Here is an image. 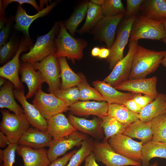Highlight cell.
Masks as SVG:
<instances>
[{"instance_id": "obj_6", "label": "cell", "mask_w": 166, "mask_h": 166, "mask_svg": "<svg viewBox=\"0 0 166 166\" xmlns=\"http://www.w3.org/2000/svg\"><path fill=\"white\" fill-rule=\"evenodd\" d=\"M136 17V16L134 15L124 19L118 26L114 42L109 49L110 55L106 59L111 70L124 57V50L130 38L132 25Z\"/></svg>"}, {"instance_id": "obj_12", "label": "cell", "mask_w": 166, "mask_h": 166, "mask_svg": "<svg viewBox=\"0 0 166 166\" xmlns=\"http://www.w3.org/2000/svg\"><path fill=\"white\" fill-rule=\"evenodd\" d=\"M124 16L125 13H120L103 17L92 30L91 34L95 40L104 42L106 47L110 49L114 42L117 27Z\"/></svg>"}, {"instance_id": "obj_17", "label": "cell", "mask_w": 166, "mask_h": 166, "mask_svg": "<svg viewBox=\"0 0 166 166\" xmlns=\"http://www.w3.org/2000/svg\"><path fill=\"white\" fill-rule=\"evenodd\" d=\"M109 104L106 101H78L69 107L71 114L93 115L101 119L108 115Z\"/></svg>"}, {"instance_id": "obj_47", "label": "cell", "mask_w": 166, "mask_h": 166, "mask_svg": "<svg viewBox=\"0 0 166 166\" xmlns=\"http://www.w3.org/2000/svg\"><path fill=\"white\" fill-rule=\"evenodd\" d=\"M123 105L132 112L136 114H139L142 109L133 99L126 101Z\"/></svg>"}, {"instance_id": "obj_30", "label": "cell", "mask_w": 166, "mask_h": 166, "mask_svg": "<svg viewBox=\"0 0 166 166\" xmlns=\"http://www.w3.org/2000/svg\"><path fill=\"white\" fill-rule=\"evenodd\" d=\"M14 85L9 81L6 82L0 90V107L7 108L16 114L24 113V111L17 103L13 93Z\"/></svg>"}, {"instance_id": "obj_41", "label": "cell", "mask_w": 166, "mask_h": 166, "mask_svg": "<svg viewBox=\"0 0 166 166\" xmlns=\"http://www.w3.org/2000/svg\"><path fill=\"white\" fill-rule=\"evenodd\" d=\"M18 145V144L10 143L3 150V166H13L15 162V153Z\"/></svg>"}, {"instance_id": "obj_27", "label": "cell", "mask_w": 166, "mask_h": 166, "mask_svg": "<svg viewBox=\"0 0 166 166\" xmlns=\"http://www.w3.org/2000/svg\"><path fill=\"white\" fill-rule=\"evenodd\" d=\"M57 59L60 67V77L61 80L60 89H65L77 86L81 81L83 74L74 72L69 67L66 57H62Z\"/></svg>"}, {"instance_id": "obj_35", "label": "cell", "mask_w": 166, "mask_h": 166, "mask_svg": "<svg viewBox=\"0 0 166 166\" xmlns=\"http://www.w3.org/2000/svg\"><path fill=\"white\" fill-rule=\"evenodd\" d=\"M94 142L88 138L81 143V147L73 155L66 166H80L92 152Z\"/></svg>"}, {"instance_id": "obj_2", "label": "cell", "mask_w": 166, "mask_h": 166, "mask_svg": "<svg viewBox=\"0 0 166 166\" xmlns=\"http://www.w3.org/2000/svg\"><path fill=\"white\" fill-rule=\"evenodd\" d=\"M60 26L59 32L55 39L57 46L55 57L57 59L67 57L73 62L81 59L83 50L87 45V42L82 39L74 38L68 32L62 22H60Z\"/></svg>"}, {"instance_id": "obj_21", "label": "cell", "mask_w": 166, "mask_h": 166, "mask_svg": "<svg viewBox=\"0 0 166 166\" xmlns=\"http://www.w3.org/2000/svg\"><path fill=\"white\" fill-rule=\"evenodd\" d=\"M57 2V1L54 2L33 15H28L21 5L19 4L17 6L15 17V29L23 32L27 38H30L29 29L31 24L38 18L48 14L56 6Z\"/></svg>"}, {"instance_id": "obj_34", "label": "cell", "mask_w": 166, "mask_h": 166, "mask_svg": "<svg viewBox=\"0 0 166 166\" xmlns=\"http://www.w3.org/2000/svg\"><path fill=\"white\" fill-rule=\"evenodd\" d=\"M101 119V126L105 136L104 141H108L110 137L115 135L123 134L127 126L108 115Z\"/></svg>"}, {"instance_id": "obj_20", "label": "cell", "mask_w": 166, "mask_h": 166, "mask_svg": "<svg viewBox=\"0 0 166 166\" xmlns=\"http://www.w3.org/2000/svg\"><path fill=\"white\" fill-rule=\"evenodd\" d=\"M70 123L78 131L97 139L103 137V130L101 126V120L95 118L86 119L69 114L67 117Z\"/></svg>"}, {"instance_id": "obj_46", "label": "cell", "mask_w": 166, "mask_h": 166, "mask_svg": "<svg viewBox=\"0 0 166 166\" xmlns=\"http://www.w3.org/2000/svg\"><path fill=\"white\" fill-rule=\"evenodd\" d=\"M10 28V24L9 21L6 23L4 27L0 32V47L1 48L6 42L9 36Z\"/></svg>"}, {"instance_id": "obj_39", "label": "cell", "mask_w": 166, "mask_h": 166, "mask_svg": "<svg viewBox=\"0 0 166 166\" xmlns=\"http://www.w3.org/2000/svg\"><path fill=\"white\" fill-rule=\"evenodd\" d=\"M54 94L69 107L80 100L79 92L77 87L63 90L59 89Z\"/></svg>"}, {"instance_id": "obj_44", "label": "cell", "mask_w": 166, "mask_h": 166, "mask_svg": "<svg viewBox=\"0 0 166 166\" xmlns=\"http://www.w3.org/2000/svg\"><path fill=\"white\" fill-rule=\"evenodd\" d=\"M156 98L146 95H142L141 93H137L133 98L134 101L142 109L154 101Z\"/></svg>"}, {"instance_id": "obj_57", "label": "cell", "mask_w": 166, "mask_h": 166, "mask_svg": "<svg viewBox=\"0 0 166 166\" xmlns=\"http://www.w3.org/2000/svg\"><path fill=\"white\" fill-rule=\"evenodd\" d=\"M158 164L157 162H156L155 163H154L153 164H152L151 165L149 166H158ZM129 166V165H127V166Z\"/></svg>"}, {"instance_id": "obj_31", "label": "cell", "mask_w": 166, "mask_h": 166, "mask_svg": "<svg viewBox=\"0 0 166 166\" xmlns=\"http://www.w3.org/2000/svg\"><path fill=\"white\" fill-rule=\"evenodd\" d=\"M107 114L126 125L139 120V114L133 113L124 105L120 104H109Z\"/></svg>"}, {"instance_id": "obj_10", "label": "cell", "mask_w": 166, "mask_h": 166, "mask_svg": "<svg viewBox=\"0 0 166 166\" xmlns=\"http://www.w3.org/2000/svg\"><path fill=\"white\" fill-rule=\"evenodd\" d=\"M30 64L35 70L41 73L45 82L48 85L50 93L54 94L60 89V67L54 53L39 62Z\"/></svg>"}, {"instance_id": "obj_45", "label": "cell", "mask_w": 166, "mask_h": 166, "mask_svg": "<svg viewBox=\"0 0 166 166\" xmlns=\"http://www.w3.org/2000/svg\"><path fill=\"white\" fill-rule=\"evenodd\" d=\"M77 150H73L61 157L52 161L49 166H66L73 155Z\"/></svg>"}, {"instance_id": "obj_58", "label": "cell", "mask_w": 166, "mask_h": 166, "mask_svg": "<svg viewBox=\"0 0 166 166\" xmlns=\"http://www.w3.org/2000/svg\"><path fill=\"white\" fill-rule=\"evenodd\" d=\"M165 115L166 116V112H165Z\"/></svg>"}, {"instance_id": "obj_32", "label": "cell", "mask_w": 166, "mask_h": 166, "mask_svg": "<svg viewBox=\"0 0 166 166\" xmlns=\"http://www.w3.org/2000/svg\"><path fill=\"white\" fill-rule=\"evenodd\" d=\"M103 17L101 6L89 2L85 21L79 33L83 34L92 30Z\"/></svg>"}, {"instance_id": "obj_7", "label": "cell", "mask_w": 166, "mask_h": 166, "mask_svg": "<svg viewBox=\"0 0 166 166\" xmlns=\"http://www.w3.org/2000/svg\"><path fill=\"white\" fill-rule=\"evenodd\" d=\"M33 104L46 120L69 110V107L54 93H47L43 91L41 86L34 95Z\"/></svg>"}, {"instance_id": "obj_18", "label": "cell", "mask_w": 166, "mask_h": 166, "mask_svg": "<svg viewBox=\"0 0 166 166\" xmlns=\"http://www.w3.org/2000/svg\"><path fill=\"white\" fill-rule=\"evenodd\" d=\"M19 72L21 82L26 85L28 92L25 96L26 99L35 95L38 88L45 82L44 78L39 71H36L30 63L23 62L20 65Z\"/></svg>"}, {"instance_id": "obj_5", "label": "cell", "mask_w": 166, "mask_h": 166, "mask_svg": "<svg viewBox=\"0 0 166 166\" xmlns=\"http://www.w3.org/2000/svg\"><path fill=\"white\" fill-rule=\"evenodd\" d=\"M0 131L7 137L10 143L18 144L21 137L30 127L24 114H16L2 110Z\"/></svg>"}, {"instance_id": "obj_8", "label": "cell", "mask_w": 166, "mask_h": 166, "mask_svg": "<svg viewBox=\"0 0 166 166\" xmlns=\"http://www.w3.org/2000/svg\"><path fill=\"white\" fill-rule=\"evenodd\" d=\"M129 41L127 54L116 64L103 80L114 88L128 80L131 71L134 56L138 45V41Z\"/></svg>"}, {"instance_id": "obj_9", "label": "cell", "mask_w": 166, "mask_h": 166, "mask_svg": "<svg viewBox=\"0 0 166 166\" xmlns=\"http://www.w3.org/2000/svg\"><path fill=\"white\" fill-rule=\"evenodd\" d=\"M108 142L117 153L132 160L141 162L143 143L136 141L123 134L110 137Z\"/></svg>"}, {"instance_id": "obj_14", "label": "cell", "mask_w": 166, "mask_h": 166, "mask_svg": "<svg viewBox=\"0 0 166 166\" xmlns=\"http://www.w3.org/2000/svg\"><path fill=\"white\" fill-rule=\"evenodd\" d=\"M30 38H22L18 49L13 58L0 68V76L11 82L16 89L24 90V87L19 77L20 64L19 57L21 53L25 51L29 45Z\"/></svg>"}, {"instance_id": "obj_16", "label": "cell", "mask_w": 166, "mask_h": 166, "mask_svg": "<svg viewBox=\"0 0 166 166\" xmlns=\"http://www.w3.org/2000/svg\"><path fill=\"white\" fill-rule=\"evenodd\" d=\"M157 81V77L155 76L149 78L128 79L114 88L117 90L142 93L156 98L159 94L156 88Z\"/></svg>"}, {"instance_id": "obj_54", "label": "cell", "mask_w": 166, "mask_h": 166, "mask_svg": "<svg viewBox=\"0 0 166 166\" xmlns=\"http://www.w3.org/2000/svg\"><path fill=\"white\" fill-rule=\"evenodd\" d=\"M6 78L2 77L0 78V86L1 87L3 86L6 82Z\"/></svg>"}, {"instance_id": "obj_1", "label": "cell", "mask_w": 166, "mask_h": 166, "mask_svg": "<svg viewBox=\"0 0 166 166\" xmlns=\"http://www.w3.org/2000/svg\"><path fill=\"white\" fill-rule=\"evenodd\" d=\"M166 52L150 50L138 45L128 79L145 78L155 72L161 64Z\"/></svg>"}, {"instance_id": "obj_19", "label": "cell", "mask_w": 166, "mask_h": 166, "mask_svg": "<svg viewBox=\"0 0 166 166\" xmlns=\"http://www.w3.org/2000/svg\"><path fill=\"white\" fill-rule=\"evenodd\" d=\"M16 152L22 158L23 166H49L51 163L45 148L34 149L18 145Z\"/></svg>"}, {"instance_id": "obj_52", "label": "cell", "mask_w": 166, "mask_h": 166, "mask_svg": "<svg viewBox=\"0 0 166 166\" xmlns=\"http://www.w3.org/2000/svg\"><path fill=\"white\" fill-rule=\"evenodd\" d=\"M104 0H92L90 2L98 6H101Z\"/></svg>"}, {"instance_id": "obj_24", "label": "cell", "mask_w": 166, "mask_h": 166, "mask_svg": "<svg viewBox=\"0 0 166 166\" xmlns=\"http://www.w3.org/2000/svg\"><path fill=\"white\" fill-rule=\"evenodd\" d=\"M46 120L47 132L53 140L67 136L77 131L63 113L56 114Z\"/></svg>"}, {"instance_id": "obj_48", "label": "cell", "mask_w": 166, "mask_h": 166, "mask_svg": "<svg viewBox=\"0 0 166 166\" xmlns=\"http://www.w3.org/2000/svg\"><path fill=\"white\" fill-rule=\"evenodd\" d=\"M92 152L86 158L84 166H99Z\"/></svg>"}, {"instance_id": "obj_50", "label": "cell", "mask_w": 166, "mask_h": 166, "mask_svg": "<svg viewBox=\"0 0 166 166\" xmlns=\"http://www.w3.org/2000/svg\"><path fill=\"white\" fill-rule=\"evenodd\" d=\"M110 53L109 49L102 47L100 49V54L98 57L101 59H107L109 56Z\"/></svg>"}, {"instance_id": "obj_3", "label": "cell", "mask_w": 166, "mask_h": 166, "mask_svg": "<svg viewBox=\"0 0 166 166\" xmlns=\"http://www.w3.org/2000/svg\"><path fill=\"white\" fill-rule=\"evenodd\" d=\"M60 29V22H57L48 33L37 38L28 52L22 54V61L30 63L38 62L55 53L57 50L55 38Z\"/></svg>"}, {"instance_id": "obj_13", "label": "cell", "mask_w": 166, "mask_h": 166, "mask_svg": "<svg viewBox=\"0 0 166 166\" xmlns=\"http://www.w3.org/2000/svg\"><path fill=\"white\" fill-rule=\"evenodd\" d=\"M86 134L76 131L69 135L56 140H53L47 150V155L51 162L75 146L81 145L88 138Z\"/></svg>"}, {"instance_id": "obj_55", "label": "cell", "mask_w": 166, "mask_h": 166, "mask_svg": "<svg viewBox=\"0 0 166 166\" xmlns=\"http://www.w3.org/2000/svg\"><path fill=\"white\" fill-rule=\"evenodd\" d=\"M161 64L166 68V52L164 57L162 60Z\"/></svg>"}, {"instance_id": "obj_49", "label": "cell", "mask_w": 166, "mask_h": 166, "mask_svg": "<svg viewBox=\"0 0 166 166\" xmlns=\"http://www.w3.org/2000/svg\"><path fill=\"white\" fill-rule=\"evenodd\" d=\"M6 136L2 131L0 132V147L4 148L10 144Z\"/></svg>"}, {"instance_id": "obj_36", "label": "cell", "mask_w": 166, "mask_h": 166, "mask_svg": "<svg viewBox=\"0 0 166 166\" xmlns=\"http://www.w3.org/2000/svg\"><path fill=\"white\" fill-rule=\"evenodd\" d=\"M80 93V100L87 101L94 100L99 101H105L101 93L96 88L91 87L83 75L81 81L77 85Z\"/></svg>"}, {"instance_id": "obj_33", "label": "cell", "mask_w": 166, "mask_h": 166, "mask_svg": "<svg viewBox=\"0 0 166 166\" xmlns=\"http://www.w3.org/2000/svg\"><path fill=\"white\" fill-rule=\"evenodd\" d=\"M88 2V1H85L80 4L70 18L64 23L66 30L73 37L78 26L86 16Z\"/></svg>"}, {"instance_id": "obj_11", "label": "cell", "mask_w": 166, "mask_h": 166, "mask_svg": "<svg viewBox=\"0 0 166 166\" xmlns=\"http://www.w3.org/2000/svg\"><path fill=\"white\" fill-rule=\"evenodd\" d=\"M92 153L96 160L106 166H141V163L127 158L116 152L108 141L94 143Z\"/></svg>"}, {"instance_id": "obj_37", "label": "cell", "mask_w": 166, "mask_h": 166, "mask_svg": "<svg viewBox=\"0 0 166 166\" xmlns=\"http://www.w3.org/2000/svg\"><path fill=\"white\" fill-rule=\"evenodd\" d=\"M153 135L152 140L166 143V116L165 113L152 121Z\"/></svg>"}, {"instance_id": "obj_42", "label": "cell", "mask_w": 166, "mask_h": 166, "mask_svg": "<svg viewBox=\"0 0 166 166\" xmlns=\"http://www.w3.org/2000/svg\"><path fill=\"white\" fill-rule=\"evenodd\" d=\"M144 1L143 0H127L125 13L126 19H128L133 16H136V13L141 7Z\"/></svg>"}, {"instance_id": "obj_4", "label": "cell", "mask_w": 166, "mask_h": 166, "mask_svg": "<svg viewBox=\"0 0 166 166\" xmlns=\"http://www.w3.org/2000/svg\"><path fill=\"white\" fill-rule=\"evenodd\" d=\"M165 35L163 20L156 21L140 16L136 17L133 23L129 40L138 41L146 39L161 41Z\"/></svg>"}, {"instance_id": "obj_23", "label": "cell", "mask_w": 166, "mask_h": 166, "mask_svg": "<svg viewBox=\"0 0 166 166\" xmlns=\"http://www.w3.org/2000/svg\"><path fill=\"white\" fill-rule=\"evenodd\" d=\"M51 136L44 132L30 127L19 140L18 144L34 149L49 147L53 140Z\"/></svg>"}, {"instance_id": "obj_22", "label": "cell", "mask_w": 166, "mask_h": 166, "mask_svg": "<svg viewBox=\"0 0 166 166\" xmlns=\"http://www.w3.org/2000/svg\"><path fill=\"white\" fill-rule=\"evenodd\" d=\"M93 84L109 104H118L123 105L126 101L133 99L137 93L120 92L104 81H95L93 82Z\"/></svg>"}, {"instance_id": "obj_15", "label": "cell", "mask_w": 166, "mask_h": 166, "mask_svg": "<svg viewBox=\"0 0 166 166\" xmlns=\"http://www.w3.org/2000/svg\"><path fill=\"white\" fill-rule=\"evenodd\" d=\"M14 95L21 105L24 113L31 126L44 132H47V120L40 113L35 106L29 103L24 94V90H13Z\"/></svg>"}, {"instance_id": "obj_29", "label": "cell", "mask_w": 166, "mask_h": 166, "mask_svg": "<svg viewBox=\"0 0 166 166\" xmlns=\"http://www.w3.org/2000/svg\"><path fill=\"white\" fill-rule=\"evenodd\" d=\"M142 166H149V162L153 158L166 159V143L151 140L144 144L142 149Z\"/></svg>"}, {"instance_id": "obj_25", "label": "cell", "mask_w": 166, "mask_h": 166, "mask_svg": "<svg viewBox=\"0 0 166 166\" xmlns=\"http://www.w3.org/2000/svg\"><path fill=\"white\" fill-rule=\"evenodd\" d=\"M123 134L131 138L138 139L143 144L152 140L153 129L152 121L143 122L140 120L128 125Z\"/></svg>"}, {"instance_id": "obj_26", "label": "cell", "mask_w": 166, "mask_h": 166, "mask_svg": "<svg viewBox=\"0 0 166 166\" xmlns=\"http://www.w3.org/2000/svg\"><path fill=\"white\" fill-rule=\"evenodd\" d=\"M166 111V95L159 93L157 97L143 108L139 114V120L144 122L165 114Z\"/></svg>"}, {"instance_id": "obj_28", "label": "cell", "mask_w": 166, "mask_h": 166, "mask_svg": "<svg viewBox=\"0 0 166 166\" xmlns=\"http://www.w3.org/2000/svg\"><path fill=\"white\" fill-rule=\"evenodd\" d=\"M141 8L144 16L156 21L166 19V0H144Z\"/></svg>"}, {"instance_id": "obj_38", "label": "cell", "mask_w": 166, "mask_h": 166, "mask_svg": "<svg viewBox=\"0 0 166 166\" xmlns=\"http://www.w3.org/2000/svg\"><path fill=\"white\" fill-rule=\"evenodd\" d=\"M101 7L103 17L113 16L125 12L121 0H104Z\"/></svg>"}, {"instance_id": "obj_40", "label": "cell", "mask_w": 166, "mask_h": 166, "mask_svg": "<svg viewBox=\"0 0 166 166\" xmlns=\"http://www.w3.org/2000/svg\"><path fill=\"white\" fill-rule=\"evenodd\" d=\"M16 45L14 41L10 39L9 41L0 48V63L5 64L15 53Z\"/></svg>"}, {"instance_id": "obj_53", "label": "cell", "mask_w": 166, "mask_h": 166, "mask_svg": "<svg viewBox=\"0 0 166 166\" xmlns=\"http://www.w3.org/2000/svg\"><path fill=\"white\" fill-rule=\"evenodd\" d=\"M163 22L166 31V35L165 37L161 41H162L164 43L166 44V19H164L163 20Z\"/></svg>"}, {"instance_id": "obj_43", "label": "cell", "mask_w": 166, "mask_h": 166, "mask_svg": "<svg viewBox=\"0 0 166 166\" xmlns=\"http://www.w3.org/2000/svg\"><path fill=\"white\" fill-rule=\"evenodd\" d=\"M13 2H17L21 5L24 3L29 4L31 5L38 12L41 10L34 0H5L1 1L0 0V6L4 10L8 5Z\"/></svg>"}, {"instance_id": "obj_56", "label": "cell", "mask_w": 166, "mask_h": 166, "mask_svg": "<svg viewBox=\"0 0 166 166\" xmlns=\"http://www.w3.org/2000/svg\"><path fill=\"white\" fill-rule=\"evenodd\" d=\"M3 150L0 149V163H3Z\"/></svg>"}, {"instance_id": "obj_51", "label": "cell", "mask_w": 166, "mask_h": 166, "mask_svg": "<svg viewBox=\"0 0 166 166\" xmlns=\"http://www.w3.org/2000/svg\"><path fill=\"white\" fill-rule=\"evenodd\" d=\"M100 48L95 47L93 48L91 51V54L93 57H98L99 55Z\"/></svg>"}]
</instances>
